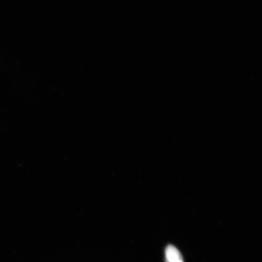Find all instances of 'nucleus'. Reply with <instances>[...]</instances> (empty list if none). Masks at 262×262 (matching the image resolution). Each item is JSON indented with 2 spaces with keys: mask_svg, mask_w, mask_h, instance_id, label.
Segmentation results:
<instances>
[{
  "mask_svg": "<svg viewBox=\"0 0 262 262\" xmlns=\"http://www.w3.org/2000/svg\"><path fill=\"white\" fill-rule=\"evenodd\" d=\"M165 262H185L181 253L174 246L169 245L165 249Z\"/></svg>",
  "mask_w": 262,
  "mask_h": 262,
  "instance_id": "1",
  "label": "nucleus"
}]
</instances>
